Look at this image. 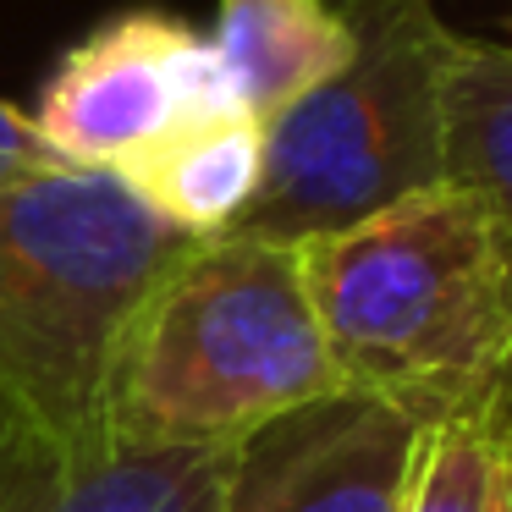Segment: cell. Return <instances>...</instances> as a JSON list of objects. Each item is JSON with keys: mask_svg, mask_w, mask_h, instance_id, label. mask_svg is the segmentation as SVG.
Here are the masks:
<instances>
[{"mask_svg": "<svg viewBox=\"0 0 512 512\" xmlns=\"http://www.w3.org/2000/svg\"><path fill=\"white\" fill-rule=\"evenodd\" d=\"M452 39L430 0L364 6L358 56L265 122V177L237 232L298 248L441 188V83Z\"/></svg>", "mask_w": 512, "mask_h": 512, "instance_id": "cell-4", "label": "cell"}, {"mask_svg": "<svg viewBox=\"0 0 512 512\" xmlns=\"http://www.w3.org/2000/svg\"><path fill=\"white\" fill-rule=\"evenodd\" d=\"M402 512H512V408L424 424Z\"/></svg>", "mask_w": 512, "mask_h": 512, "instance_id": "cell-11", "label": "cell"}, {"mask_svg": "<svg viewBox=\"0 0 512 512\" xmlns=\"http://www.w3.org/2000/svg\"><path fill=\"white\" fill-rule=\"evenodd\" d=\"M50 171H72V166L45 144V133L34 127V116L17 111L12 100H0V188L50 177Z\"/></svg>", "mask_w": 512, "mask_h": 512, "instance_id": "cell-13", "label": "cell"}, {"mask_svg": "<svg viewBox=\"0 0 512 512\" xmlns=\"http://www.w3.org/2000/svg\"><path fill=\"white\" fill-rule=\"evenodd\" d=\"M116 177L177 232H237L265 177V122L237 100L204 105L160 133L144 155H133Z\"/></svg>", "mask_w": 512, "mask_h": 512, "instance_id": "cell-7", "label": "cell"}, {"mask_svg": "<svg viewBox=\"0 0 512 512\" xmlns=\"http://www.w3.org/2000/svg\"><path fill=\"white\" fill-rule=\"evenodd\" d=\"M347 391L419 424L512 408V221L468 188H424L298 243Z\"/></svg>", "mask_w": 512, "mask_h": 512, "instance_id": "cell-1", "label": "cell"}, {"mask_svg": "<svg viewBox=\"0 0 512 512\" xmlns=\"http://www.w3.org/2000/svg\"><path fill=\"white\" fill-rule=\"evenodd\" d=\"M210 45L237 105L276 122L358 56V17L331 0H221Z\"/></svg>", "mask_w": 512, "mask_h": 512, "instance_id": "cell-8", "label": "cell"}, {"mask_svg": "<svg viewBox=\"0 0 512 512\" xmlns=\"http://www.w3.org/2000/svg\"><path fill=\"white\" fill-rule=\"evenodd\" d=\"M232 446L100 441L61 457L6 512H221Z\"/></svg>", "mask_w": 512, "mask_h": 512, "instance_id": "cell-9", "label": "cell"}, {"mask_svg": "<svg viewBox=\"0 0 512 512\" xmlns=\"http://www.w3.org/2000/svg\"><path fill=\"white\" fill-rule=\"evenodd\" d=\"M446 182L512 221V45L452 39L441 83Z\"/></svg>", "mask_w": 512, "mask_h": 512, "instance_id": "cell-10", "label": "cell"}, {"mask_svg": "<svg viewBox=\"0 0 512 512\" xmlns=\"http://www.w3.org/2000/svg\"><path fill=\"white\" fill-rule=\"evenodd\" d=\"M424 424L364 391L303 402L232 446L221 512H402Z\"/></svg>", "mask_w": 512, "mask_h": 512, "instance_id": "cell-6", "label": "cell"}, {"mask_svg": "<svg viewBox=\"0 0 512 512\" xmlns=\"http://www.w3.org/2000/svg\"><path fill=\"white\" fill-rule=\"evenodd\" d=\"M226 100L237 94L199 28L171 12H122L56 61L28 116L67 166L122 171L182 116Z\"/></svg>", "mask_w": 512, "mask_h": 512, "instance_id": "cell-5", "label": "cell"}, {"mask_svg": "<svg viewBox=\"0 0 512 512\" xmlns=\"http://www.w3.org/2000/svg\"><path fill=\"white\" fill-rule=\"evenodd\" d=\"M336 391L347 386L325 347L298 248L254 232L193 237L122 342L105 435L232 446Z\"/></svg>", "mask_w": 512, "mask_h": 512, "instance_id": "cell-2", "label": "cell"}, {"mask_svg": "<svg viewBox=\"0 0 512 512\" xmlns=\"http://www.w3.org/2000/svg\"><path fill=\"white\" fill-rule=\"evenodd\" d=\"M61 457H67V452H56V446H50L45 435L23 419L12 402L0 397V512L12 507L28 485H39Z\"/></svg>", "mask_w": 512, "mask_h": 512, "instance_id": "cell-12", "label": "cell"}, {"mask_svg": "<svg viewBox=\"0 0 512 512\" xmlns=\"http://www.w3.org/2000/svg\"><path fill=\"white\" fill-rule=\"evenodd\" d=\"M193 237L116 171L0 188V397L56 452H94L122 342Z\"/></svg>", "mask_w": 512, "mask_h": 512, "instance_id": "cell-3", "label": "cell"}]
</instances>
